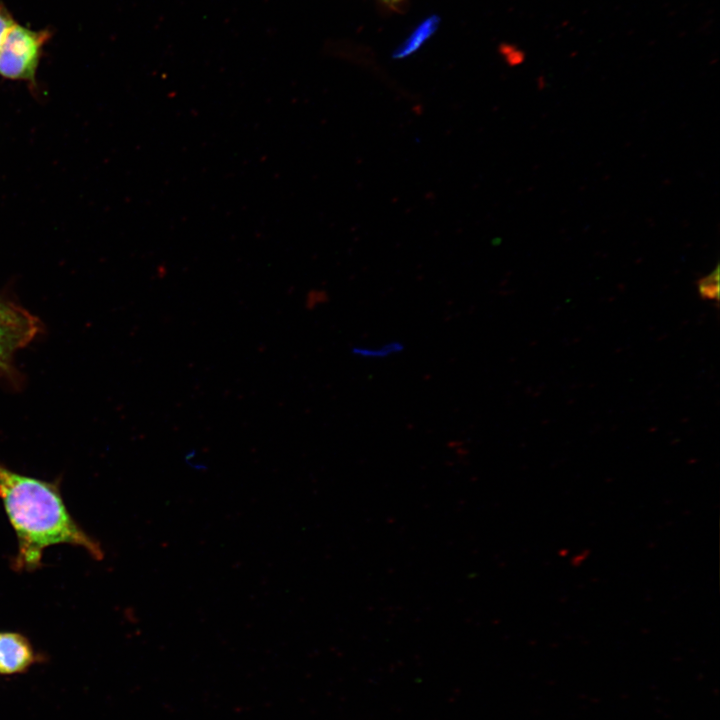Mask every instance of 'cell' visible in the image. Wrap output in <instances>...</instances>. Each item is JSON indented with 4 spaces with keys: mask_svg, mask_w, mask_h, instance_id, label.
Wrapping results in <instances>:
<instances>
[{
    "mask_svg": "<svg viewBox=\"0 0 720 720\" xmlns=\"http://www.w3.org/2000/svg\"><path fill=\"white\" fill-rule=\"evenodd\" d=\"M0 499L17 536L16 570L38 568L44 549L56 544L79 546L93 558H103L99 543L69 514L57 483L18 474L0 463Z\"/></svg>",
    "mask_w": 720,
    "mask_h": 720,
    "instance_id": "6da1fadb",
    "label": "cell"
},
{
    "mask_svg": "<svg viewBox=\"0 0 720 720\" xmlns=\"http://www.w3.org/2000/svg\"><path fill=\"white\" fill-rule=\"evenodd\" d=\"M50 37L48 29L33 30L15 22L0 48V76L35 84L42 49Z\"/></svg>",
    "mask_w": 720,
    "mask_h": 720,
    "instance_id": "7a4b0ae2",
    "label": "cell"
},
{
    "mask_svg": "<svg viewBox=\"0 0 720 720\" xmlns=\"http://www.w3.org/2000/svg\"><path fill=\"white\" fill-rule=\"evenodd\" d=\"M39 329L34 315L0 297V369L10 367L14 354L29 344Z\"/></svg>",
    "mask_w": 720,
    "mask_h": 720,
    "instance_id": "3957f363",
    "label": "cell"
},
{
    "mask_svg": "<svg viewBox=\"0 0 720 720\" xmlns=\"http://www.w3.org/2000/svg\"><path fill=\"white\" fill-rule=\"evenodd\" d=\"M35 653L28 639L15 632H0V674H14L26 670Z\"/></svg>",
    "mask_w": 720,
    "mask_h": 720,
    "instance_id": "277c9868",
    "label": "cell"
},
{
    "mask_svg": "<svg viewBox=\"0 0 720 720\" xmlns=\"http://www.w3.org/2000/svg\"><path fill=\"white\" fill-rule=\"evenodd\" d=\"M438 24L436 17H431L422 23L414 33L394 53V57L402 58L410 55L418 49L424 41L433 33Z\"/></svg>",
    "mask_w": 720,
    "mask_h": 720,
    "instance_id": "5b68a950",
    "label": "cell"
},
{
    "mask_svg": "<svg viewBox=\"0 0 720 720\" xmlns=\"http://www.w3.org/2000/svg\"><path fill=\"white\" fill-rule=\"evenodd\" d=\"M699 295L704 300H718L719 297V268L718 266L708 275L697 282Z\"/></svg>",
    "mask_w": 720,
    "mask_h": 720,
    "instance_id": "8992f818",
    "label": "cell"
},
{
    "mask_svg": "<svg viewBox=\"0 0 720 720\" xmlns=\"http://www.w3.org/2000/svg\"><path fill=\"white\" fill-rule=\"evenodd\" d=\"M403 350V344L400 342H391L377 348L354 347L351 352L354 355L364 358H385L394 353Z\"/></svg>",
    "mask_w": 720,
    "mask_h": 720,
    "instance_id": "52a82bcc",
    "label": "cell"
},
{
    "mask_svg": "<svg viewBox=\"0 0 720 720\" xmlns=\"http://www.w3.org/2000/svg\"><path fill=\"white\" fill-rule=\"evenodd\" d=\"M14 23L15 21L12 17V14L8 10V8L2 2H0V48L2 46L6 33Z\"/></svg>",
    "mask_w": 720,
    "mask_h": 720,
    "instance_id": "ba28073f",
    "label": "cell"
}]
</instances>
